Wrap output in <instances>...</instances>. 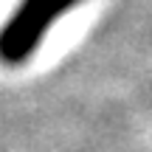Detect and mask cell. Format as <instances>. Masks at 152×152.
<instances>
[{
	"label": "cell",
	"mask_w": 152,
	"mask_h": 152,
	"mask_svg": "<svg viewBox=\"0 0 152 152\" xmlns=\"http://www.w3.org/2000/svg\"><path fill=\"white\" fill-rule=\"evenodd\" d=\"M76 3L79 0H23L0 28V62L23 65L39 48L48 28L62 14H68Z\"/></svg>",
	"instance_id": "obj_1"
}]
</instances>
